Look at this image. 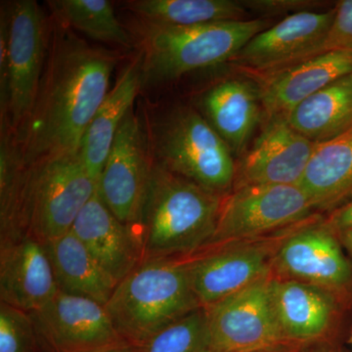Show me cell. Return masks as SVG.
<instances>
[{"instance_id":"6da1fadb","label":"cell","mask_w":352,"mask_h":352,"mask_svg":"<svg viewBox=\"0 0 352 352\" xmlns=\"http://www.w3.org/2000/svg\"><path fill=\"white\" fill-rule=\"evenodd\" d=\"M120 56L91 45L52 17L38 95L19 139L24 166L80 153Z\"/></svg>"},{"instance_id":"7a4b0ae2","label":"cell","mask_w":352,"mask_h":352,"mask_svg":"<svg viewBox=\"0 0 352 352\" xmlns=\"http://www.w3.org/2000/svg\"><path fill=\"white\" fill-rule=\"evenodd\" d=\"M133 28L143 87L231 61L254 36L267 29L268 23L247 19L178 27L138 20Z\"/></svg>"},{"instance_id":"3957f363","label":"cell","mask_w":352,"mask_h":352,"mask_svg":"<svg viewBox=\"0 0 352 352\" xmlns=\"http://www.w3.org/2000/svg\"><path fill=\"white\" fill-rule=\"evenodd\" d=\"M223 198L154 163L139 226L145 259L173 258L210 244Z\"/></svg>"},{"instance_id":"277c9868","label":"cell","mask_w":352,"mask_h":352,"mask_svg":"<svg viewBox=\"0 0 352 352\" xmlns=\"http://www.w3.org/2000/svg\"><path fill=\"white\" fill-rule=\"evenodd\" d=\"M105 307L120 337L134 347L203 307L186 261L173 258L144 259L117 285Z\"/></svg>"},{"instance_id":"5b68a950","label":"cell","mask_w":352,"mask_h":352,"mask_svg":"<svg viewBox=\"0 0 352 352\" xmlns=\"http://www.w3.org/2000/svg\"><path fill=\"white\" fill-rule=\"evenodd\" d=\"M96 191L80 153L25 166L12 214L0 235L22 232L41 243L60 237L72 230Z\"/></svg>"},{"instance_id":"8992f818","label":"cell","mask_w":352,"mask_h":352,"mask_svg":"<svg viewBox=\"0 0 352 352\" xmlns=\"http://www.w3.org/2000/svg\"><path fill=\"white\" fill-rule=\"evenodd\" d=\"M154 163L223 196L236 178L232 152L203 113L180 105L152 115L146 127Z\"/></svg>"},{"instance_id":"52a82bcc","label":"cell","mask_w":352,"mask_h":352,"mask_svg":"<svg viewBox=\"0 0 352 352\" xmlns=\"http://www.w3.org/2000/svg\"><path fill=\"white\" fill-rule=\"evenodd\" d=\"M8 18L7 90L0 106V120H7L19 139L31 116L43 76L51 19L38 2L17 0L4 2Z\"/></svg>"},{"instance_id":"ba28073f","label":"cell","mask_w":352,"mask_h":352,"mask_svg":"<svg viewBox=\"0 0 352 352\" xmlns=\"http://www.w3.org/2000/svg\"><path fill=\"white\" fill-rule=\"evenodd\" d=\"M153 168L145 129L131 109L109 152L97 194L120 221L139 230Z\"/></svg>"},{"instance_id":"9c48e42d","label":"cell","mask_w":352,"mask_h":352,"mask_svg":"<svg viewBox=\"0 0 352 352\" xmlns=\"http://www.w3.org/2000/svg\"><path fill=\"white\" fill-rule=\"evenodd\" d=\"M205 309L212 352L265 351L287 340L267 278Z\"/></svg>"},{"instance_id":"30bf717a","label":"cell","mask_w":352,"mask_h":352,"mask_svg":"<svg viewBox=\"0 0 352 352\" xmlns=\"http://www.w3.org/2000/svg\"><path fill=\"white\" fill-rule=\"evenodd\" d=\"M30 314L43 352H103L126 344L105 305L90 298L58 291Z\"/></svg>"},{"instance_id":"8fae6325","label":"cell","mask_w":352,"mask_h":352,"mask_svg":"<svg viewBox=\"0 0 352 352\" xmlns=\"http://www.w3.org/2000/svg\"><path fill=\"white\" fill-rule=\"evenodd\" d=\"M314 207L298 185H248L224 197L210 244L252 237L307 217Z\"/></svg>"},{"instance_id":"7c38bea8","label":"cell","mask_w":352,"mask_h":352,"mask_svg":"<svg viewBox=\"0 0 352 352\" xmlns=\"http://www.w3.org/2000/svg\"><path fill=\"white\" fill-rule=\"evenodd\" d=\"M333 17L335 8L289 14L254 36L231 62L261 76L317 56Z\"/></svg>"},{"instance_id":"4fadbf2b","label":"cell","mask_w":352,"mask_h":352,"mask_svg":"<svg viewBox=\"0 0 352 352\" xmlns=\"http://www.w3.org/2000/svg\"><path fill=\"white\" fill-rule=\"evenodd\" d=\"M316 143L305 138L287 118L267 119L236 171V188L248 185H298Z\"/></svg>"},{"instance_id":"5bb4252c","label":"cell","mask_w":352,"mask_h":352,"mask_svg":"<svg viewBox=\"0 0 352 352\" xmlns=\"http://www.w3.org/2000/svg\"><path fill=\"white\" fill-rule=\"evenodd\" d=\"M0 239V300L29 314L36 311L58 292L43 243L22 232Z\"/></svg>"},{"instance_id":"9a60e30c","label":"cell","mask_w":352,"mask_h":352,"mask_svg":"<svg viewBox=\"0 0 352 352\" xmlns=\"http://www.w3.org/2000/svg\"><path fill=\"white\" fill-rule=\"evenodd\" d=\"M72 231L118 284L145 259L140 230L120 221L97 191L78 214Z\"/></svg>"},{"instance_id":"2e32d148","label":"cell","mask_w":352,"mask_h":352,"mask_svg":"<svg viewBox=\"0 0 352 352\" xmlns=\"http://www.w3.org/2000/svg\"><path fill=\"white\" fill-rule=\"evenodd\" d=\"M351 74L352 51H338L259 76V94L266 118H287L300 102Z\"/></svg>"},{"instance_id":"e0dca14e","label":"cell","mask_w":352,"mask_h":352,"mask_svg":"<svg viewBox=\"0 0 352 352\" xmlns=\"http://www.w3.org/2000/svg\"><path fill=\"white\" fill-rule=\"evenodd\" d=\"M186 261L192 289L203 307H210L267 278L268 254L261 247H236Z\"/></svg>"},{"instance_id":"ac0fdd59","label":"cell","mask_w":352,"mask_h":352,"mask_svg":"<svg viewBox=\"0 0 352 352\" xmlns=\"http://www.w3.org/2000/svg\"><path fill=\"white\" fill-rule=\"evenodd\" d=\"M277 263L289 276L322 288H342L352 278L351 263L329 226L292 235L280 248Z\"/></svg>"},{"instance_id":"d6986e66","label":"cell","mask_w":352,"mask_h":352,"mask_svg":"<svg viewBox=\"0 0 352 352\" xmlns=\"http://www.w3.org/2000/svg\"><path fill=\"white\" fill-rule=\"evenodd\" d=\"M142 88L141 54L127 65L92 118L80 143V155L89 175L98 182L116 135Z\"/></svg>"},{"instance_id":"ffe728a7","label":"cell","mask_w":352,"mask_h":352,"mask_svg":"<svg viewBox=\"0 0 352 352\" xmlns=\"http://www.w3.org/2000/svg\"><path fill=\"white\" fill-rule=\"evenodd\" d=\"M261 108L258 87L236 78L217 83L201 98L204 117L233 155L245 151L261 118Z\"/></svg>"},{"instance_id":"44dd1931","label":"cell","mask_w":352,"mask_h":352,"mask_svg":"<svg viewBox=\"0 0 352 352\" xmlns=\"http://www.w3.org/2000/svg\"><path fill=\"white\" fill-rule=\"evenodd\" d=\"M43 245L58 291L107 305L118 283L97 263L73 231Z\"/></svg>"},{"instance_id":"7402d4cb","label":"cell","mask_w":352,"mask_h":352,"mask_svg":"<svg viewBox=\"0 0 352 352\" xmlns=\"http://www.w3.org/2000/svg\"><path fill=\"white\" fill-rule=\"evenodd\" d=\"M273 303L285 338L305 340L325 333L336 312L325 288L300 281L271 280Z\"/></svg>"},{"instance_id":"603a6c76","label":"cell","mask_w":352,"mask_h":352,"mask_svg":"<svg viewBox=\"0 0 352 352\" xmlns=\"http://www.w3.org/2000/svg\"><path fill=\"white\" fill-rule=\"evenodd\" d=\"M298 186L314 208H332L352 197V129L317 143Z\"/></svg>"},{"instance_id":"cb8c5ba5","label":"cell","mask_w":352,"mask_h":352,"mask_svg":"<svg viewBox=\"0 0 352 352\" xmlns=\"http://www.w3.org/2000/svg\"><path fill=\"white\" fill-rule=\"evenodd\" d=\"M287 120L316 144L351 129L352 74L300 102L287 116Z\"/></svg>"},{"instance_id":"d4e9b609","label":"cell","mask_w":352,"mask_h":352,"mask_svg":"<svg viewBox=\"0 0 352 352\" xmlns=\"http://www.w3.org/2000/svg\"><path fill=\"white\" fill-rule=\"evenodd\" d=\"M126 6L138 20L188 27L247 20L248 9L234 0H131Z\"/></svg>"},{"instance_id":"484cf974","label":"cell","mask_w":352,"mask_h":352,"mask_svg":"<svg viewBox=\"0 0 352 352\" xmlns=\"http://www.w3.org/2000/svg\"><path fill=\"white\" fill-rule=\"evenodd\" d=\"M47 3L54 19L92 41L127 50L135 43L107 0H52Z\"/></svg>"},{"instance_id":"4316f807","label":"cell","mask_w":352,"mask_h":352,"mask_svg":"<svg viewBox=\"0 0 352 352\" xmlns=\"http://www.w3.org/2000/svg\"><path fill=\"white\" fill-rule=\"evenodd\" d=\"M135 349L136 352H212L205 307L175 322Z\"/></svg>"},{"instance_id":"83f0119b","label":"cell","mask_w":352,"mask_h":352,"mask_svg":"<svg viewBox=\"0 0 352 352\" xmlns=\"http://www.w3.org/2000/svg\"><path fill=\"white\" fill-rule=\"evenodd\" d=\"M0 352H43L31 314L0 302Z\"/></svg>"},{"instance_id":"f1b7e54d","label":"cell","mask_w":352,"mask_h":352,"mask_svg":"<svg viewBox=\"0 0 352 352\" xmlns=\"http://www.w3.org/2000/svg\"><path fill=\"white\" fill-rule=\"evenodd\" d=\"M352 51V0H342L335 7V17L318 50V55Z\"/></svg>"},{"instance_id":"f546056e","label":"cell","mask_w":352,"mask_h":352,"mask_svg":"<svg viewBox=\"0 0 352 352\" xmlns=\"http://www.w3.org/2000/svg\"><path fill=\"white\" fill-rule=\"evenodd\" d=\"M241 2L245 8L263 14H282L291 11L295 14L309 11L308 9L320 6V2L309 0H249Z\"/></svg>"},{"instance_id":"4dcf8cb0","label":"cell","mask_w":352,"mask_h":352,"mask_svg":"<svg viewBox=\"0 0 352 352\" xmlns=\"http://www.w3.org/2000/svg\"><path fill=\"white\" fill-rule=\"evenodd\" d=\"M328 226L338 233L352 229V201L336 210Z\"/></svg>"},{"instance_id":"1f68e13d","label":"cell","mask_w":352,"mask_h":352,"mask_svg":"<svg viewBox=\"0 0 352 352\" xmlns=\"http://www.w3.org/2000/svg\"><path fill=\"white\" fill-rule=\"evenodd\" d=\"M339 237L342 241V245L346 247L347 251L351 254L352 258V229L349 230L340 231L339 232Z\"/></svg>"},{"instance_id":"d6a6232c","label":"cell","mask_w":352,"mask_h":352,"mask_svg":"<svg viewBox=\"0 0 352 352\" xmlns=\"http://www.w3.org/2000/svg\"><path fill=\"white\" fill-rule=\"evenodd\" d=\"M103 352H136V349L131 344H120L119 346L113 347Z\"/></svg>"},{"instance_id":"836d02e7","label":"cell","mask_w":352,"mask_h":352,"mask_svg":"<svg viewBox=\"0 0 352 352\" xmlns=\"http://www.w3.org/2000/svg\"><path fill=\"white\" fill-rule=\"evenodd\" d=\"M351 340H352V337H351Z\"/></svg>"}]
</instances>
